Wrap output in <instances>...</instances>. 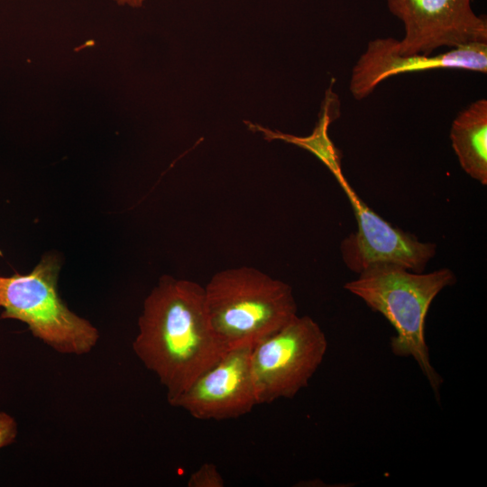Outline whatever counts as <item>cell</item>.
<instances>
[{
  "instance_id": "cell-1",
  "label": "cell",
  "mask_w": 487,
  "mask_h": 487,
  "mask_svg": "<svg viewBox=\"0 0 487 487\" xmlns=\"http://www.w3.org/2000/svg\"><path fill=\"white\" fill-rule=\"evenodd\" d=\"M133 349L155 373L170 403L228 351L206 312L204 287L163 276L144 300Z\"/></svg>"
},
{
  "instance_id": "cell-2",
  "label": "cell",
  "mask_w": 487,
  "mask_h": 487,
  "mask_svg": "<svg viewBox=\"0 0 487 487\" xmlns=\"http://www.w3.org/2000/svg\"><path fill=\"white\" fill-rule=\"evenodd\" d=\"M455 282L454 272L446 268L418 273L393 264L377 263L345 284L346 290L390 322L396 333L390 343L392 354L413 358L436 398L439 397L443 379L430 363L425 322L434 299Z\"/></svg>"
},
{
  "instance_id": "cell-3",
  "label": "cell",
  "mask_w": 487,
  "mask_h": 487,
  "mask_svg": "<svg viewBox=\"0 0 487 487\" xmlns=\"http://www.w3.org/2000/svg\"><path fill=\"white\" fill-rule=\"evenodd\" d=\"M204 298L210 326L226 350L254 345L298 316L291 287L253 267L216 272Z\"/></svg>"
},
{
  "instance_id": "cell-4",
  "label": "cell",
  "mask_w": 487,
  "mask_h": 487,
  "mask_svg": "<svg viewBox=\"0 0 487 487\" xmlns=\"http://www.w3.org/2000/svg\"><path fill=\"white\" fill-rule=\"evenodd\" d=\"M60 258L49 253L29 273L0 275V317L25 323L33 336L60 354H86L96 346L99 333L60 299Z\"/></svg>"
},
{
  "instance_id": "cell-5",
  "label": "cell",
  "mask_w": 487,
  "mask_h": 487,
  "mask_svg": "<svg viewBox=\"0 0 487 487\" xmlns=\"http://www.w3.org/2000/svg\"><path fill=\"white\" fill-rule=\"evenodd\" d=\"M326 350L325 333L308 316H297L254 345L250 367L258 405L294 398L308 386Z\"/></svg>"
},
{
  "instance_id": "cell-6",
  "label": "cell",
  "mask_w": 487,
  "mask_h": 487,
  "mask_svg": "<svg viewBox=\"0 0 487 487\" xmlns=\"http://www.w3.org/2000/svg\"><path fill=\"white\" fill-rule=\"evenodd\" d=\"M405 34L398 40L402 54L430 55L472 42H487L486 18L477 15L471 0H386Z\"/></svg>"
},
{
  "instance_id": "cell-7",
  "label": "cell",
  "mask_w": 487,
  "mask_h": 487,
  "mask_svg": "<svg viewBox=\"0 0 487 487\" xmlns=\"http://www.w3.org/2000/svg\"><path fill=\"white\" fill-rule=\"evenodd\" d=\"M253 346L229 349L170 405L201 420L234 419L251 412L258 405L250 367Z\"/></svg>"
},
{
  "instance_id": "cell-8",
  "label": "cell",
  "mask_w": 487,
  "mask_h": 487,
  "mask_svg": "<svg viewBox=\"0 0 487 487\" xmlns=\"http://www.w3.org/2000/svg\"><path fill=\"white\" fill-rule=\"evenodd\" d=\"M358 229L345 237L340 251L345 266L359 274L366 268L387 263L413 272H424L435 256L436 245L393 227L367 207L353 191H347Z\"/></svg>"
},
{
  "instance_id": "cell-9",
  "label": "cell",
  "mask_w": 487,
  "mask_h": 487,
  "mask_svg": "<svg viewBox=\"0 0 487 487\" xmlns=\"http://www.w3.org/2000/svg\"><path fill=\"white\" fill-rule=\"evenodd\" d=\"M439 69L486 73L487 42H472L437 55H426L400 53L398 40L391 37L372 40L352 69L350 93L354 99L363 100L388 78Z\"/></svg>"
},
{
  "instance_id": "cell-10",
  "label": "cell",
  "mask_w": 487,
  "mask_h": 487,
  "mask_svg": "<svg viewBox=\"0 0 487 487\" xmlns=\"http://www.w3.org/2000/svg\"><path fill=\"white\" fill-rule=\"evenodd\" d=\"M450 139L459 164L466 174L487 185V100L480 98L458 113Z\"/></svg>"
},
{
  "instance_id": "cell-11",
  "label": "cell",
  "mask_w": 487,
  "mask_h": 487,
  "mask_svg": "<svg viewBox=\"0 0 487 487\" xmlns=\"http://www.w3.org/2000/svg\"><path fill=\"white\" fill-rule=\"evenodd\" d=\"M188 487H223L225 481L216 464L204 463L188 478Z\"/></svg>"
},
{
  "instance_id": "cell-12",
  "label": "cell",
  "mask_w": 487,
  "mask_h": 487,
  "mask_svg": "<svg viewBox=\"0 0 487 487\" xmlns=\"http://www.w3.org/2000/svg\"><path fill=\"white\" fill-rule=\"evenodd\" d=\"M17 435V424L13 417L0 412V448L12 444Z\"/></svg>"
},
{
  "instance_id": "cell-13",
  "label": "cell",
  "mask_w": 487,
  "mask_h": 487,
  "mask_svg": "<svg viewBox=\"0 0 487 487\" xmlns=\"http://www.w3.org/2000/svg\"><path fill=\"white\" fill-rule=\"evenodd\" d=\"M118 5H127L133 8L142 6L145 0H115Z\"/></svg>"
}]
</instances>
